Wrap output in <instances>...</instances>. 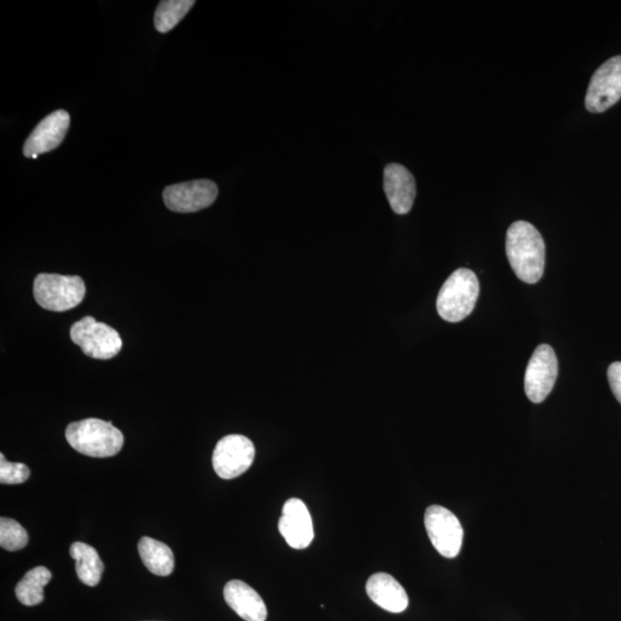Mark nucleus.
Returning a JSON list of instances; mask_svg holds the SVG:
<instances>
[{"label": "nucleus", "instance_id": "nucleus-1", "mask_svg": "<svg viewBox=\"0 0 621 621\" xmlns=\"http://www.w3.org/2000/svg\"><path fill=\"white\" fill-rule=\"evenodd\" d=\"M506 256L518 279L534 285L543 276L546 245L539 230L527 221L512 224L506 234Z\"/></svg>", "mask_w": 621, "mask_h": 621}, {"label": "nucleus", "instance_id": "nucleus-2", "mask_svg": "<svg viewBox=\"0 0 621 621\" xmlns=\"http://www.w3.org/2000/svg\"><path fill=\"white\" fill-rule=\"evenodd\" d=\"M66 439L74 450L94 458H107L119 454L125 437L109 421L84 419L68 425Z\"/></svg>", "mask_w": 621, "mask_h": 621}, {"label": "nucleus", "instance_id": "nucleus-3", "mask_svg": "<svg viewBox=\"0 0 621 621\" xmlns=\"http://www.w3.org/2000/svg\"><path fill=\"white\" fill-rule=\"evenodd\" d=\"M479 293L477 275L467 268H459L444 282L437 296V312L448 322L462 321L474 310Z\"/></svg>", "mask_w": 621, "mask_h": 621}, {"label": "nucleus", "instance_id": "nucleus-4", "mask_svg": "<svg viewBox=\"0 0 621 621\" xmlns=\"http://www.w3.org/2000/svg\"><path fill=\"white\" fill-rule=\"evenodd\" d=\"M34 296L43 309L65 312L81 304L86 285L80 276L42 273L36 276Z\"/></svg>", "mask_w": 621, "mask_h": 621}, {"label": "nucleus", "instance_id": "nucleus-5", "mask_svg": "<svg viewBox=\"0 0 621 621\" xmlns=\"http://www.w3.org/2000/svg\"><path fill=\"white\" fill-rule=\"evenodd\" d=\"M71 339L79 345L84 355L95 359H111L122 349L119 333L92 317L75 322L71 328Z\"/></svg>", "mask_w": 621, "mask_h": 621}, {"label": "nucleus", "instance_id": "nucleus-6", "mask_svg": "<svg viewBox=\"0 0 621 621\" xmlns=\"http://www.w3.org/2000/svg\"><path fill=\"white\" fill-rule=\"evenodd\" d=\"M425 527L429 540L439 554L455 558L462 549L464 531L458 518L441 505H432L425 512Z\"/></svg>", "mask_w": 621, "mask_h": 621}, {"label": "nucleus", "instance_id": "nucleus-7", "mask_svg": "<svg viewBox=\"0 0 621 621\" xmlns=\"http://www.w3.org/2000/svg\"><path fill=\"white\" fill-rule=\"evenodd\" d=\"M255 456V446L247 436L237 434L225 436L213 451L214 472L224 480L239 478L250 469Z\"/></svg>", "mask_w": 621, "mask_h": 621}, {"label": "nucleus", "instance_id": "nucleus-8", "mask_svg": "<svg viewBox=\"0 0 621 621\" xmlns=\"http://www.w3.org/2000/svg\"><path fill=\"white\" fill-rule=\"evenodd\" d=\"M558 377V360L554 349L541 344L529 359L525 374V391L528 400L542 403L554 389Z\"/></svg>", "mask_w": 621, "mask_h": 621}, {"label": "nucleus", "instance_id": "nucleus-9", "mask_svg": "<svg viewBox=\"0 0 621 621\" xmlns=\"http://www.w3.org/2000/svg\"><path fill=\"white\" fill-rule=\"evenodd\" d=\"M621 98V56L613 57L597 69L590 80L586 109L590 113H603Z\"/></svg>", "mask_w": 621, "mask_h": 621}, {"label": "nucleus", "instance_id": "nucleus-10", "mask_svg": "<svg viewBox=\"0 0 621 621\" xmlns=\"http://www.w3.org/2000/svg\"><path fill=\"white\" fill-rule=\"evenodd\" d=\"M218 194L217 184L213 181L195 180L167 187L164 202L173 212L194 213L210 207Z\"/></svg>", "mask_w": 621, "mask_h": 621}, {"label": "nucleus", "instance_id": "nucleus-11", "mask_svg": "<svg viewBox=\"0 0 621 621\" xmlns=\"http://www.w3.org/2000/svg\"><path fill=\"white\" fill-rule=\"evenodd\" d=\"M69 124L71 117L66 111L59 110L49 114L28 137L23 147V155L37 159L43 153L57 149L65 140Z\"/></svg>", "mask_w": 621, "mask_h": 621}, {"label": "nucleus", "instance_id": "nucleus-12", "mask_svg": "<svg viewBox=\"0 0 621 621\" xmlns=\"http://www.w3.org/2000/svg\"><path fill=\"white\" fill-rule=\"evenodd\" d=\"M279 531L291 548L302 550L310 546L314 538L312 518L302 500L290 498L283 505Z\"/></svg>", "mask_w": 621, "mask_h": 621}, {"label": "nucleus", "instance_id": "nucleus-13", "mask_svg": "<svg viewBox=\"0 0 621 621\" xmlns=\"http://www.w3.org/2000/svg\"><path fill=\"white\" fill-rule=\"evenodd\" d=\"M383 187L391 210L396 214L404 216L412 210L417 187L408 168L400 164H389L383 174Z\"/></svg>", "mask_w": 621, "mask_h": 621}, {"label": "nucleus", "instance_id": "nucleus-14", "mask_svg": "<svg viewBox=\"0 0 621 621\" xmlns=\"http://www.w3.org/2000/svg\"><path fill=\"white\" fill-rule=\"evenodd\" d=\"M366 593L380 608L401 613L409 607V596L403 586L388 573H375L368 579Z\"/></svg>", "mask_w": 621, "mask_h": 621}, {"label": "nucleus", "instance_id": "nucleus-15", "mask_svg": "<svg viewBox=\"0 0 621 621\" xmlns=\"http://www.w3.org/2000/svg\"><path fill=\"white\" fill-rule=\"evenodd\" d=\"M224 596L229 607L245 621H266L267 608L263 598L245 582L229 581Z\"/></svg>", "mask_w": 621, "mask_h": 621}, {"label": "nucleus", "instance_id": "nucleus-16", "mask_svg": "<svg viewBox=\"0 0 621 621\" xmlns=\"http://www.w3.org/2000/svg\"><path fill=\"white\" fill-rule=\"evenodd\" d=\"M71 556L76 562V574L84 585L95 587L101 582L104 564L97 550L87 543L74 542Z\"/></svg>", "mask_w": 621, "mask_h": 621}, {"label": "nucleus", "instance_id": "nucleus-17", "mask_svg": "<svg viewBox=\"0 0 621 621\" xmlns=\"http://www.w3.org/2000/svg\"><path fill=\"white\" fill-rule=\"evenodd\" d=\"M138 552L143 564L151 573L159 577H167L173 573V551L165 543L144 536L138 542Z\"/></svg>", "mask_w": 621, "mask_h": 621}, {"label": "nucleus", "instance_id": "nucleus-18", "mask_svg": "<svg viewBox=\"0 0 621 621\" xmlns=\"http://www.w3.org/2000/svg\"><path fill=\"white\" fill-rule=\"evenodd\" d=\"M52 579V573L44 566L35 567V569L27 572L25 577L21 579L15 595L19 602L26 607H35L44 601V587L49 584Z\"/></svg>", "mask_w": 621, "mask_h": 621}, {"label": "nucleus", "instance_id": "nucleus-19", "mask_svg": "<svg viewBox=\"0 0 621 621\" xmlns=\"http://www.w3.org/2000/svg\"><path fill=\"white\" fill-rule=\"evenodd\" d=\"M196 4L194 0H164L158 5L155 26L159 33H168L186 17Z\"/></svg>", "mask_w": 621, "mask_h": 621}, {"label": "nucleus", "instance_id": "nucleus-20", "mask_svg": "<svg viewBox=\"0 0 621 621\" xmlns=\"http://www.w3.org/2000/svg\"><path fill=\"white\" fill-rule=\"evenodd\" d=\"M28 541V533L18 521L5 517L0 519V546L3 549L19 551L27 546Z\"/></svg>", "mask_w": 621, "mask_h": 621}, {"label": "nucleus", "instance_id": "nucleus-21", "mask_svg": "<svg viewBox=\"0 0 621 621\" xmlns=\"http://www.w3.org/2000/svg\"><path fill=\"white\" fill-rule=\"evenodd\" d=\"M30 477L29 467L22 463L7 462L5 456L0 455V482L2 485H20Z\"/></svg>", "mask_w": 621, "mask_h": 621}, {"label": "nucleus", "instance_id": "nucleus-22", "mask_svg": "<svg viewBox=\"0 0 621 621\" xmlns=\"http://www.w3.org/2000/svg\"><path fill=\"white\" fill-rule=\"evenodd\" d=\"M608 379L613 395L621 404V362L610 365L608 370Z\"/></svg>", "mask_w": 621, "mask_h": 621}]
</instances>
